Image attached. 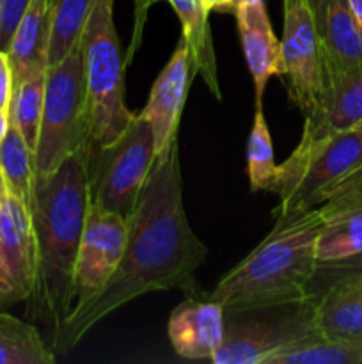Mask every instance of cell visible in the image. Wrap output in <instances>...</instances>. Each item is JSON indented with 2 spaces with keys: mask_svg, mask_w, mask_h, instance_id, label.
Masks as SVG:
<instances>
[{
  "mask_svg": "<svg viewBox=\"0 0 362 364\" xmlns=\"http://www.w3.org/2000/svg\"><path fill=\"white\" fill-rule=\"evenodd\" d=\"M0 169L6 180L7 192L25 203L31 210L35 185L34 151L13 124L6 137L0 141Z\"/></svg>",
  "mask_w": 362,
  "mask_h": 364,
  "instance_id": "24",
  "label": "cell"
},
{
  "mask_svg": "<svg viewBox=\"0 0 362 364\" xmlns=\"http://www.w3.org/2000/svg\"><path fill=\"white\" fill-rule=\"evenodd\" d=\"M322 226L319 206L275 219L261 244L220 277L206 297L229 313L300 304L312 299L309 290L318 267L316 245Z\"/></svg>",
  "mask_w": 362,
  "mask_h": 364,
  "instance_id": "3",
  "label": "cell"
},
{
  "mask_svg": "<svg viewBox=\"0 0 362 364\" xmlns=\"http://www.w3.org/2000/svg\"><path fill=\"white\" fill-rule=\"evenodd\" d=\"M362 185V135L358 128L312 142H298L277 171L273 217L318 208L336 196Z\"/></svg>",
  "mask_w": 362,
  "mask_h": 364,
  "instance_id": "4",
  "label": "cell"
},
{
  "mask_svg": "<svg viewBox=\"0 0 362 364\" xmlns=\"http://www.w3.org/2000/svg\"><path fill=\"white\" fill-rule=\"evenodd\" d=\"M13 70H11L9 55L0 50V109L9 112L11 96H13Z\"/></svg>",
  "mask_w": 362,
  "mask_h": 364,
  "instance_id": "29",
  "label": "cell"
},
{
  "mask_svg": "<svg viewBox=\"0 0 362 364\" xmlns=\"http://www.w3.org/2000/svg\"><path fill=\"white\" fill-rule=\"evenodd\" d=\"M126 231L128 224L124 217L91 205L75 270L77 302L92 297L105 287L121 262Z\"/></svg>",
  "mask_w": 362,
  "mask_h": 364,
  "instance_id": "11",
  "label": "cell"
},
{
  "mask_svg": "<svg viewBox=\"0 0 362 364\" xmlns=\"http://www.w3.org/2000/svg\"><path fill=\"white\" fill-rule=\"evenodd\" d=\"M126 224L119 265L98 294L73 306L50 340L53 354L70 352L106 315L146 294L181 290L188 297L206 295L197 283V270L208 258V249L195 237L185 212L177 139L156 155Z\"/></svg>",
  "mask_w": 362,
  "mask_h": 364,
  "instance_id": "1",
  "label": "cell"
},
{
  "mask_svg": "<svg viewBox=\"0 0 362 364\" xmlns=\"http://www.w3.org/2000/svg\"><path fill=\"white\" fill-rule=\"evenodd\" d=\"M312 323L332 340L362 347V279L339 281L316 295Z\"/></svg>",
  "mask_w": 362,
  "mask_h": 364,
  "instance_id": "18",
  "label": "cell"
},
{
  "mask_svg": "<svg viewBox=\"0 0 362 364\" xmlns=\"http://www.w3.org/2000/svg\"><path fill=\"white\" fill-rule=\"evenodd\" d=\"M35 272L38 249L31 210L7 192L0 203V308L31 297Z\"/></svg>",
  "mask_w": 362,
  "mask_h": 364,
  "instance_id": "10",
  "label": "cell"
},
{
  "mask_svg": "<svg viewBox=\"0 0 362 364\" xmlns=\"http://www.w3.org/2000/svg\"><path fill=\"white\" fill-rule=\"evenodd\" d=\"M355 128H358V132H361V135H362V121H361V123H358Z\"/></svg>",
  "mask_w": 362,
  "mask_h": 364,
  "instance_id": "36",
  "label": "cell"
},
{
  "mask_svg": "<svg viewBox=\"0 0 362 364\" xmlns=\"http://www.w3.org/2000/svg\"><path fill=\"white\" fill-rule=\"evenodd\" d=\"M48 45L50 0H32L7 48L14 84L48 70Z\"/></svg>",
  "mask_w": 362,
  "mask_h": 364,
  "instance_id": "19",
  "label": "cell"
},
{
  "mask_svg": "<svg viewBox=\"0 0 362 364\" xmlns=\"http://www.w3.org/2000/svg\"><path fill=\"white\" fill-rule=\"evenodd\" d=\"M192 75L194 68H192L190 48L181 38L169 63L153 84L148 103L141 112L155 134L156 155H160L174 139H177L180 117L183 112Z\"/></svg>",
  "mask_w": 362,
  "mask_h": 364,
  "instance_id": "13",
  "label": "cell"
},
{
  "mask_svg": "<svg viewBox=\"0 0 362 364\" xmlns=\"http://www.w3.org/2000/svg\"><path fill=\"white\" fill-rule=\"evenodd\" d=\"M258 2H265V0H234V7H233V13L236 7L240 6H247V4H258Z\"/></svg>",
  "mask_w": 362,
  "mask_h": 364,
  "instance_id": "34",
  "label": "cell"
},
{
  "mask_svg": "<svg viewBox=\"0 0 362 364\" xmlns=\"http://www.w3.org/2000/svg\"><path fill=\"white\" fill-rule=\"evenodd\" d=\"M169 340L185 359H212L224 340V309L208 297H188L169 318Z\"/></svg>",
  "mask_w": 362,
  "mask_h": 364,
  "instance_id": "15",
  "label": "cell"
},
{
  "mask_svg": "<svg viewBox=\"0 0 362 364\" xmlns=\"http://www.w3.org/2000/svg\"><path fill=\"white\" fill-rule=\"evenodd\" d=\"M323 226L318 235V263L362 252V185L319 205Z\"/></svg>",
  "mask_w": 362,
  "mask_h": 364,
  "instance_id": "17",
  "label": "cell"
},
{
  "mask_svg": "<svg viewBox=\"0 0 362 364\" xmlns=\"http://www.w3.org/2000/svg\"><path fill=\"white\" fill-rule=\"evenodd\" d=\"M245 60L254 82L256 103H263V95L272 77H284L283 48L270 23L265 2L247 4L234 9Z\"/></svg>",
  "mask_w": 362,
  "mask_h": 364,
  "instance_id": "16",
  "label": "cell"
},
{
  "mask_svg": "<svg viewBox=\"0 0 362 364\" xmlns=\"http://www.w3.org/2000/svg\"><path fill=\"white\" fill-rule=\"evenodd\" d=\"M2 7H4V0H0V20H2Z\"/></svg>",
  "mask_w": 362,
  "mask_h": 364,
  "instance_id": "35",
  "label": "cell"
},
{
  "mask_svg": "<svg viewBox=\"0 0 362 364\" xmlns=\"http://www.w3.org/2000/svg\"><path fill=\"white\" fill-rule=\"evenodd\" d=\"M94 0H50L48 66H55L80 43Z\"/></svg>",
  "mask_w": 362,
  "mask_h": 364,
  "instance_id": "23",
  "label": "cell"
},
{
  "mask_svg": "<svg viewBox=\"0 0 362 364\" xmlns=\"http://www.w3.org/2000/svg\"><path fill=\"white\" fill-rule=\"evenodd\" d=\"M7 196V185H6V180H4V174H2V169H0V203L4 201V198Z\"/></svg>",
  "mask_w": 362,
  "mask_h": 364,
  "instance_id": "33",
  "label": "cell"
},
{
  "mask_svg": "<svg viewBox=\"0 0 362 364\" xmlns=\"http://www.w3.org/2000/svg\"><path fill=\"white\" fill-rule=\"evenodd\" d=\"M307 4L322 52L323 80L362 64V27L350 0H307Z\"/></svg>",
  "mask_w": 362,
  "mask_h": 364,
  "instance_id": "12",
  "label": "cell"
},
{
  "mask_svg": "<svg viewBox=\"0 0 362 364\" xmlns=\"http://www.w3.org/2000/svg\"><path fill=\"white\" fill-rule=\"evenodd\" d=\"M155 160V134L146 117L135 114L116 141L87 153L91 205L128 219Z\"/></svg>",
  "mask_w": 362,
  "mask_h": 364,
  "instance_id": "7",
  "label": "cell"
},
{
  "mask_svg": "<svg viewBox=\"0 0 362 364\" xmlns=\"http://www.w3.org/2000/svg\"><path fill=\"white\" fill-rule=\"evenodd\" d=\"M204 4L206 11H220V13H233L234 0H201Z\"/></svg>",
  "mask_w": 362,
  "mask_h": 364,
  "instance_id": "30",
  "label": "cell"
},
{
  "mask_svg": "<svg viewBox=\"0 0 362 364\" xmlns=\"http://www.w3.org/2000/svg\"><path fill=\"white\" fill-rule=\"evenodd\" d=\"M9 127H11L9 112H7V110L0 109V141H2V139L6 137V134H7V130H9Z\"/></svg>",
  "mask_w": 362,
  "mask_h": 364,
  "instance_id": "31",
  "label": "cell"
},
{
  "mask_svg": "<svg viewBox=\"0 0 362 364\" xmlns=\"http://www.w3.org/2000/svg\"><path fill=\"white\" fill-rule=\"evenodd\" d=\"M284 78L290 100L302 116L318 107L323 92V60L307 0H284Z\"/></svg>",
  "mask_w": 362,
  "mask_h": 364,
  "instance_id": "9",
  "label": "cell"
},
{
  "mask_svg": "<svg viewBox=\"0 0 362 364\" xmlns=\"http://www.w3.org/2000/svg\"><path fill=\"white\" fill-rule=\"evenodd\" d=\"M46 71H38L13 85L9 103L11 124L23 135L25 142L35 151L39 127H41L43 103H45Z\"/></svg>",
  "mask_w": 362,
  "mask_h": 364,
  "instance_id": "25",
  "label": "cell"
},
{
  "mask_svg": "<svg viewBox=\"0 0 362 364\" xmlns=\"http://www.w3.org/2000/svg\"><path fill=\"white\" fill-rule=\"evenodd\" d=\"M176 11L183 27V39L190 48L192 68L194 75L204 80L216 100H222L219 85V70H216V55L213 46L212 28L208 23V11L201 0H167Z\"/></svg>",
  "mask_w": 362,
  "mask_h": 364,
  "instance_id": "20",
  "label": "cell"
},
{
  "mask_svg": "<svg viewBox=\"0 0 362 364\" xmlns=\"http://www.w3.org/2000/svg\"><path fill=\"white\" fill-rule=\"evenodd\" d=\"M362 347L332 340L311 329L304 336L290 341L268 355L263 364H358Z\"/></svg>",
  "mask_w": 362,
  "mask_h": 364,
  "instance_id": "21",
  "label": "cell"
},
{
  "mask_svg": "<svg viewBox=\"0 0 362 364\" xmlns=\"http://www.w3.org/2000/svg\"><path fill=\"white\" fill-rule=\"evenodd\" d=\"M346 279H362V252L332 262H322L316 267L311 283V297L322 294L330 284Z\"/></svg>",
  "mask_w": 362,
  "mask_h": 364,
  "instance_id": "27",
  "label": "cell"
},
{
  "mask_svg": "<svg viewBox=\"0 0 362 364\" xmlns=\"http://www.w3.org/2000/svg\"><path fill=\"white\" fill-rule=\"evenodd\" d=\"M91 149V110L78 43L66 59L46 70L45 103L34 151L35 180L52 174L75 153Z\"/></svg>",
  "mask_w": 362,
  "mask_h": 364,
  "instance_id": "5",
  "label": "cell"
},
{
  "mask_svg": "<svg viewBox=\"0 0 362 364\" xmlns=\"http://www.w3.org/2000/svg\"><path fill=\"white\" fill-rule=\"evenodd\" d=\"M314 299L284 308L279 316L266 309L224 311V340L209 361L215 364H263L272 352L311 329Z\"/></svg>",
  "mask_w": 362,
  "mask_h": 364,
  "instance_id": "8",
  "label": "cell"
},
{
  "mask_svg": "<svg viewBox=\"0 0 362 364\" xmlns=\"http://www.w3.org/2000/svg\"><path fill=\"white\" fill-rule=\"evenodd\" d=\"M277 171L279 166L273 159L272 137L263 114V103H256L252 130L247 141V176L251 191L275 192Z\"/></svg>",
  "mask_w": 362,
  "mask_h": 364,
  "instance_id": "26",
  "label": "cell"
},
{
  "mask_svg": "<svg viewBox=\"0 0 362 364\" xmlns=\"http://www.w3.org/2000/svg\"><path fill=\"white\" fill-rule=\"evenodd\" d=\"M31 2L32 0H4L2 20H0V50L2 52H7L9 48L11 38Z\"/></svg>",
  "mask_w": 362,
  "mask_h": 364,
  "instance_id": "28",
  "label": "cell"
},
{
  "mask_svg": "<svg viewBox=\"0 0 362 364\" xmlns=\"http://www.w3.org/2000/svg\"><path fill=\"white\" fill-rule=\"evenodd\" d=\"M80 45L94 149L116 141L135 117L124 100V63L114 23V0H94Z\"/></svg>",
  "mask_w": 362,
  "mask_h": 364,
  "instance_id": "6",
  "label": "cell"
},
{
  "mask_svg": "<svg viewBox=\"0 0 362 364\" xmlns=\"http://www.w3.org/2000/svg\"><path fill=\"white\" fill-rule=\"evenodd\" d=\"M91 208L87 153H75L52 174L35 180L31 215L38 249V272L28 316L52 329V338L77 301L75 270Z\"/></svg>",
  "mask_w": 362,
  "mask_h": 364,
  "instance_id": "2",
  "label": "cell"
},
{
  "mask_svg": "<svg viewBox=\"0 0 362 364\" xmlns=\"http://www.w3.org/2000/svg\"><path fill=\"white\" fill-rule=\"evenodd\" d=\"M55 354L31 322L0 311V364H53Z\"/></svg>",
  "mask_w": 362,
  "mask_h": 364,
  "instance_id": "22",
  "label": "cell"
},
{
  "mask_svg": "<svg viewBox=\"0 0 362 364\" xmlns=\"http://www.w3.org/2000/svg\"><path fill=\"white\" fill-rule=\"evenodd\" d=\"M362 121V64L327 78L318 107L305 116L300 142L351 130Z\"/></svg>",
  "mask_w": 362,
  "mask_h": 364,
  "instance_id": "14",
  "label": "cell"
},
{
  "mask_svg": "<svg viewBox=\"0 0 362 364\" xmlns=\"http://www.w3.org/2000/svg\"><path fill=\"white\" fill-rule=\"evenodd\" d=\"M351 11H353L355 18H357L358 25L362 27V0H350Z\"/></svg>",
  "mask_w": 362,
  "mask_h": 364,
  "instance_id": "32",
  "label": "cell"
}]
</instances>
